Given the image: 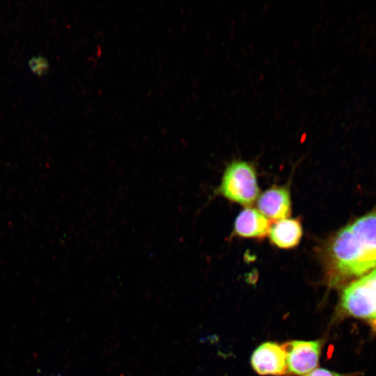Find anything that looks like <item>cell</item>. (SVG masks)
Here are the masks:
<instances>
[{
    "instance_id": "obj_1",
    "label": "cell",
    "mask_w": 376,
    "mask_h": 376,
    "mask_svg": "<svg viewBox=\"0 0 376 376\" xmlns=\"http://www.w3.org/2000/svg\"><path fill=\"white\" fill-rule=\"evenodd\" d=\"M323 256L329 279L334 284L376 269V209L338 230L327 242Z\"/></svg>"
},
{
    "instance_id": "obj_3",
    "label": "cell",
    "mask_w": 376,
    "mask_h": 376,
    "mask_svg": "<svg viewBox=\"0 0 376 376\" xmlns=\"http://www.w3.org/2000/svg\"><path fill=\"white\" fill-rule=\"evenodd\" d=\"M340 305L346 313L368 321L376 330V269L350 281L342 292Z\"/></svg>"
},
{
    "instance_id": "obj_8",
    "label": "cell",
    "mask_w": 376,
    "mask_h": 376,
    "mask_svg": "<svg viewBox=\"0 0 376 376\" xmlns=\"http://www.w3.org/2000/svg\"><path fill=\"white\" fill-rule=\"evenodd\" d=\"M302 226L298 219L285 218L271 224L268 235L271 242L280 249L295 247L301 241Z\"/></svg>"
},
{
    "instance_id": "obj_9",
    "label": "cell",
    "mask_w": 376,
    "mask_h": 376,
    "mask_svg": "<svg viewBox=\"0 0 376 376\" xmlns=\"http://www.w3.org/2000/svg\"><path fill=\"white\" fill-rule=\"evenodd\" d=\"M29 65L31 70L38 74L41 75L49 68L47 61L42 56H34L29 62Z\"/></svg>"
},
{
    "instance_id": "obj_6",
    "label": "cell",
    "mask_w": 376,
    "mask_h": 376,
    "mask_svg": "<svg viewBox=\"0 0 376 376\" xmlns=\"http://www.w3.org/2000/svg\"><path fill=\"white\" fill-rule=\"evenodd\" d=\"M257 207L268 219L277 221L288 218L291 213L289 190L280 186L269 188L258 197Z\"/></svg>"
},
{
    "instance_id": "obj_2",
    "label": "cell",
    "mask_w": 376,
    "mask_h": 376,
    "mask_svg": "<svg viewBox=\"0 0 376 376\" xmlns=\"http://www.w3.org/2000/svg\"><path fill=\"white\" fill-rule=\"evenodd\" d=\"M217 194L242 205H251L259 194L255 167L251 163L240 159L229 163Z\"/></svg>"
},
{
    "instance_id": "obj_10",
    "label": "cell",
    "mask_w": 376,
    "mask_h": 376,
    "mask_svg": "<svg viewBox=\"0 0 376 376\" xmlns=\"http://www.w3.org/2000/svg\"><path fill=\"white\" fill-rule=\"evenodd\" d=\"M302 376H345L343 374L327 370L325 368H318L310 371Z\"/></svg>"
},
{
    "instance_id": "obj_11",
    "label": "cell",
    "mask_w": 376,
    "mask_h": 376,
    "mask_svg": "<svg viewBox=\"0 0 376 376\" xmlns=\"http://www.w3.org/2000/svg\"><path fill=\"white\" fill-rule=\"evenodd\" d=\"M49 376H63V375L61 373H58L56 375H49Z\"/></svg>"
},
{
    "instance_id": "obj_7",
    "label": "cell",
    "mask_w": 376,
    "mask_h": 376,
    "mask_svg": "<svg viewBox=\"0 0 376 376\" xmlns=\"http://www.w3.org/2000/svg\"><path fill=\"white\" fill-rule=\"evenodd\" d=\"M269 219L258 210L246 207L237 216L234 223V233L243 238L260 239L268 235Z\"/></svg>"
},
{
    "instance_id": "obj_5",
    "label": "cell",
    "mask_w": 376,
    "mask_h": 376,
    "mask_svg": "<svg viewBox=\"0 0 376 376\" xmlns=\"http://www.w3.org/2000/svg\"><path fill=\"white\" fill-rule=\"evenodd\" d=\"M253 369L260 375H283L288 373L286 353L276 343L265 342L260 345L251 357Z\"/></svg>"
},
{
    "instance_id": "obj_4",
    "label": "cell",
    "mask_w": 376,
    "mask_h": 376,
    "mask_svg": "<svg viewBox=\"0 0 376 376\" xmlns=\"http://www.w3.org/2000/svg\"><path fill=\"white\" fill-rule=\"evenodd\" d=\"M319 340H292L283 345L288 373L304 375L316 368L321 353Z\"/></svg>"
}]
</instances>
